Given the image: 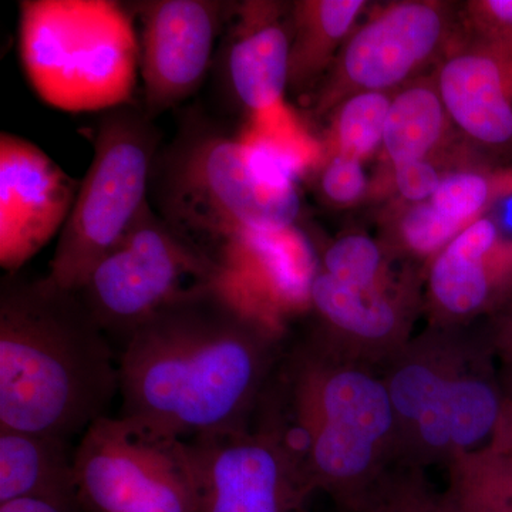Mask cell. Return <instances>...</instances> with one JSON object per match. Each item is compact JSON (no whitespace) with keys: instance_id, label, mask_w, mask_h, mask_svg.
I'll list each match as a JSON object with an SVG mask.
<instances>
[{"instance_id":"34","label":"cell","mask_w":512,"mask_h":512,"mask_svg":"<svg viewBox=\"0 0 512 512\" xmlns=\"http://www.w3.org/2000/svg\"><path fill=\"white\" fill-rule=\"evenodd\" d=\"M497 436H500L501 439L507 440L508 443L512 444V412L508 413L507 419H505V424L501 426L500 431H498Z\"/></svg>"},{"instance_id":"20","label":"cell","mask_w":512,"mask_h":512,"mask_svg":"<svg viewBox=\"0 0 512 512\" xmlns=\"http://www.w3.org/2000/svg\"><path fill=\"white\" fill-rule=\"evenodd\" d=\"M365 0H299L291 5L289 89L305 92L328 73Z\"/></svg>"},{"instance_id":"23","label":"cell","mask_w":512,"mask_h":512,"mask_svg":"<svg viewBox=\"0 0 512 512\" xmlns=\"http://www.w3.org/2000/svg\"><path fill=\"white\" fill-rule=\"evenodd\" d=\"M383 244L406 262L429 264L466 227L447 220L427 202L394 201L383 218Z\"/></svg>"},{"instance_id":"4","label":"cell","mask_w":512,"mask_h":512,"mask_svg":"<svg viewBox=\"0 0 512 512\" xmlns=\"http://www.w3.org/2000/svg\"><path fill=\"white\" fill-rule=\"evenodd\" d=\"M157 214L198 247L221 256L252 232L293 227L302 204L284 168L207 124L181 130L151 174Z\"/></svg>"},{"instance_id":"19","label":"cell","mask_w":512,"mask_h":512,"mask_svg":"<svg viewBox=\"0 0 512 512\" xmlns=\"http://www.w3.org/2000/svg\"><path fill=\"white\" fill-rule=\"evenodd\" d=\"M69 440L0 429V505L20 500L77 503Z\"/></svg>"},{"instance_id":"11","label":"cell","mask_w":512,"mask_h":512,"mask_svg":"<svg viewBox=\"0 0 512 512\" xmlns=\"http://www.w3.org/2000/svg\"><path fill=\"white\" fill-rule=\"evenodd\" d=\"M187 441L197 478V512H311L315 493L272 431L251 426Z\"/></svg>"},{"instance_id":"15","label":"cell","mask_w":512,"mask_h":512,"mask_svg":"<svg viewBox=\"0 0 512 512\" xmlns=\"http://www.w3.org/2000/svg\"><path fill=\"white\" fill-rule=\"evenodd\" d=\"M426 281L430 325L464 328L510 291L512 239L491 218H480L431 259Z\"/></svg>"},{"instance_id":"6","label":"cell","mask_w":512,"mask_h":512,"mask_svg":"<svg viewBox=\"0 0 512 512\" xmlns=\"http://www.w3.org/2000/svg\"><path fill=\"white\" fill-rule=\"evenodd\" d=\"M130 8L114 0H22L20 62L49 106L87 113L128 106L140 70Z\"/></svg>"},{"instance_id":"3","label":"cell","mask_w":512,"mask_h":512,"mask_svg":"<svg viewBox=\"0 0 512 512\" xmlns=\"http://www.w3.org/2000/svg\"><path fill=\"white\" fill-rule=\"evenodd\" d=\"M119 386V357L77 292L3 279L0 429L70 440L107 416Z\"/></svg>"},{"instance_id":"10","label":"cell","mask_w":512,"mask_h":512,"mask_svg":"<svg viewBox=\"0 0 512 512\" xmlns=\"http://www.w3.org/2000/svg\"><path fill=\"white\" fill-rule=\"evenodd\" d=\"M453 23V6L446 2L403 0L380 9L350 33L323 77L313 110L323 116L353 94L396 93L447 52Z\"/></svg>"},{"instance_id":"9","label":"cell","mask_w":512,"mask_h":512,"mask_svg":"<svg viewBox=\"0 0 512 512\" xmlns=\"http://www.w3.org/2000/svg\"><path fill=\"white\" fill-rule=\"evenodd\" d=\"M73 464L80 512H197L187 440L101 417L84 431Z\"/></svg>"},{"instance_id":"29","label":"cell","mask_w":512,"mask_h":512,"mask_svg":"<svg viewBox=\"0 0 512 512\" xmlns=\"http://www.w3.org/2000/svg\"><path fill=\"white\" fill-rule=\"evenodd\" d=\"M319 188L330 204L348 207L362 200L369 191L363 161L340 154L323 158L319 167Z\"/></svg>"},{"instance_id":"22","label":"cell","mask_w":512,"mask_h":512,"mask_svg":"<svg viewBox=\"0 0 512 512\" xmlns=\"http://www.w3.org/2000/svg\"><path fill=\"white\" fill-rule=\"evenodd\" d=\"M450 487L443 495L447 510L512 512V444L491 440L458 458L450 467Z\"/></svg>"},{"instance_id":"30","label":"cell","mask_w":512,"mask_h":512,"mask_svg":"<svg viewBox=\"0 0 512 512\" xmlns=\"http://www.w3.org/2000/svg\"><path fill=\"white\" fill-rule=\"evenodd\" d=\"M468 39L512 46V0H470L464 3Z\"/></svg>"},{"instance_id":"13","label":"cell","mask_w":512,"mask_h":512,"mask_svg":"<svg viewBox=\"0 0 512 512\" xmlns=\"http://www.w3.org/2000/svg\"><path fill=\"white\" fill-rule=\"evenodd\" d=\"M416 278L360 288L316 271L311 286V335L333 352L379 370L413 338L420 309Z\"/></svg>"},{"instance_id":"35","label":"cell","mask_w":512,"mask_h":512,"mask_svg":"<svg viewBox=\"0 0 512 512\" xmlns=\"http://www.w3.org/2000/svg\"><path fill=\"white\" fill-rule=\"evenodd\" d=\"M443 504H444V503H443ZM444 511H446V512H457V511L447 510L446 505H444Z\"/></svg>"},{"instance_id":"18","label":"cell","mask_w":512,"mask_h":512,"mask_svg":"<svg viewBox=\"0 0 512 512\" xmlns=\"http://www.w3.org/2000/svg\"><path fill=\"white\" fill-rule=\"evenodd\" d=\"M229 30V86L251 117L285 104L291 55V6L268 0L235 5Z\"/></svg>"},{"instance_id":"16","label":"cell","mask_w":512,"mask_h":512,"mask_svg":"<svg viewBox=\"0 0 512 512\" xmlns=\"http://www.w3.org/2000/svg\"><path fill=\"white\" fill-rule=\"evenodd\" d=\"M448 116L468 143L512 151V46L468 39L448 47L434 74Z\"/></svg>"},{"instance_id":"1","label":"cell","mask_w":512,"mask_h":512,"mask_svg":"<svg viewBox=\"0 0 512 512\" xmlns=\"http://www.w3.org/2000/svg\"><path fill=\"white\" fill-rule=\"evenodd\" d=\"M284 326L227 279L171 303L121 346L123 419L174 439L247 430L284 355Z\"/></svg>"},{"instance_id":"28","label":"cell","mask_w":512,"mask_h":512,"mask_svg":"<svg viewBox=\"0 0 512 512\" xmlns=\"http://www.w3.org/2000/svg\"><path fill=\"white\" fill-rule=\"evenodd\" d=\"M356 512H446L424 470L397 464Z\"/></svg>"},{"instance_id":"14","label":"cell","mask_w":512,"mask_h":512,"mask_svg":"<svg viewBox=\"0 0 512 512\" xmlns=\"http://www.w3.org/2000/svg\"><path fill=\"white\" fill-rule=\"evenodd\" d=\"M80 184L32 141L0 134V262L6 271L15 274L62 232Z\"/></svg>"},{"instance_id":"5","label":"cell","mask_w":512,"mask_h":512,"mask_svg":"<svg viewBox=\"0 0 512 512\" xmlns=\"http://www.w3.org/2000/svg\"><path fill=\"white\" fill-rule=\"evenodd\" d=\"M487 339L431 326L380 369L402 466L447 468L494 439L508 406L490 370Z\"/></svg>"},{"instance_id":"25","label":"cell","mask_w":512,"mask_h":512,"mask_svg":"<svg viewBox=\"0 0 512 512\" xmlns=\"http://www.w3.org/2000/svg\"><path fill=\"white\" fill-rule=\"evenodd\" d=\"M399 259L383 242L369 235L346 234L326 248L319 269L336 281L360 288L394 286L416 276L409 266L396 271Z\"/></svg>"},{"instance_id":"32","label":"cell","mask_w":512,"mask_h":512,"mask_svg":"<svg viewBox=\"0 0 512 512\" xmlns=\"http://www.w3.org/2000/svg\"><path fill=\"white\" fill-rule=\"evenodd\" d=\"M0 512H80L77 503L50 500H20L0 505Z\"/></svg>"},{"instance_id":"26","label":"cell","mask_w":512,"mask_h":512,"mask_svg":"<svg viewBox=\"0 0 512 512\" xmlns=\"http://www.w3.org/2000/svg\"><path fill=\"white\" fill-rule=\"evenodd\" d=\"M394 93L353 94L332 111L323 158L340 154L365 161L382 147L384 126Z\"/></svg>"},{"instance_id":"12","label":"cell","mask_w":512,"mask_h":512,"mask_svg":"<svg viewBox=\"0 0 512 512\" xmlns=\"http://www.w3.org/2000/svg\"><path fill=\"white\" fill-rule=\"evenodd\" d=\"M227 5L217 0L133 3L141 22L143 110L151 120L183 103L201 86Z\"/></svg>"},{"instance_id":"21","label":"cell","mask_w":512,"mask_h":512,"mask_svg":"<svg viewBox=\"0 0 512 512\" xmlns=\"http://www.w3.org/2000/svg\"><path fill=\"white\" fill-rule=\"evenodd\" d=\"M451 126L434 76L417 77L393 94L382 143L387 163L393 167L440 158Z\"/></svg>"},{"instance_id":"33","label":"cell","mask_w":512,"mask_h":512,"mask_svg":"<svg viewBox=\"0 0 512 512\" xmlns=\"http://www.w3.org/2000/svg\"><path fill=\"white\" fill-rule=\"evenodd\" d=\"M491 333L498 343L512 350V298L495 316Z\"/></svg>"},{"instance_id":"27","label":"cell","mask_w":512,"mask_h":512,"mask_svg":"<svg viewBox=\"0 0 512 512\" xmlns=\"http://www.w3.org/2000/svg\"><path fill=\"white\" fill-rule=\"evenodd\" d=\"M508 195H512V170L464 165L444 173L429 202L447 220L467 228Z\"/></svg>"},{"instance_id":"17","label":"cell","mask_w":512,"mask_h":512,"mask_svg":"<svg viewBox=\"0 0 512 512\" xmlns=\"http://www.w3.org/2000/svg\"><path fill=\"white\" fill-rule=\"evenodd\" d=\"M229 286L262 315L281 323L311 309V286L319 261L301 229L252 232L221 256Z\"/></svg>"},{"instance_id":"2","label":"cell","mask_w":512,"mask_h":512,"mask_svg":"<svg viewBox=\"0 0 512 512\" xmlns=\"http://www.w3.org/2000/svg\"><path fill=\"white\" fill-rule=\"evenodd\" d=\"M251 426L291 451L313 493L356 512L399 464L396 420L382 373L315 336L285 352Z\"/></svg>"},{"instance_id":"24","label":"cell","mask_w":512,"mask_h":512,"mask_svg":"<svg viewBox=\"0 0 512 512\" xmlns=\"http://www.w3.org/2000/svg\"><path fill=\"white\" fill-rule=\"evenodd\" d=\"M239 138L284 168L295 180L311 168L320 167L325 156L323 143L309 134L286 103L251 117Z\"/></svg>"},{"instance_id":"8","label":"cell","mask_w":512,"mask_h":512,"mask_svg":"<svg viewBox=\"0 0 512 512\" xmlns=\"http://www.w3.org/2000/svg\"><path fill=\"white\" fill-rule=\"evenodd\" d=\"M225 279L224 266L163 220L148 201L77 295L109 339L124 343L171 303Z\"/></svg>"},{"instance_id":"31","label":"cell","mask_w":512,"mask_h":512,"mask_svg":"<svg viewBox=\"0 0 512 512\" xmlns=\"http://www.w3.org/2000/svg\"><path fill=\"white\" fill-rule=\"evenodd\" d=\"M443 175L440 158L413 161L390 167V185L399 194V201L417 204L431 200Z\"/></svg>"},{"instance_id":"7","label":"cell","mask_w":512,"mask_h":512,"mask_svg":"<svg viewBox=\"0 0 512 512\" xmlns=\"http://www.w3.org/2000/svg\"><path fill=\"white\" fill-rule=\"evenodd\" d=\"M160 131L144 110L104 113L94 133V156L60 232L49 279L77 292L131 227L148 202Z\"/></svg>"}]
</instances>
